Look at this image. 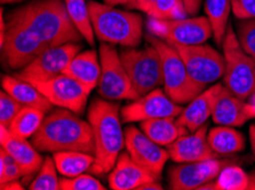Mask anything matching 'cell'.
Segmentation results:
<instances>
[{"instance_id": "obj_26", "label": "cell", "mask_w": 255, "mask_h": 190, "mask_svg": "<svg viewBox=\"0 0 255 190\" xmlns=\"http://www.w3.org/2000/svg\"><path fill=\"white\" fill-rule=\"evenodd\" d=\"M200 189L247 190L252 188V174L237 165H226L214 181L208 182Z\"/></svg>"}, {"instance_id": "obj_42", "label": "cell", "mask_w": 255, "mask_h": 190, "mask_svg": "<svg viewBox=\"0 0 255 190\" xmlns=\"http://www.w3.org/2000/svg\"><path fill=\"white\" fill-rule=\"evenodd\" d=\"M250 140H251V146H252L253 154L255 156V124L251 126L250 127Z\"/></svg>"}, {"instance_id": "obj_43", "label": "cell", "mask_w": 255, "mask_h": 190, "mask_svg": "<svg viewBox=\"0 0 255 190\" xmlns=\"http://www.w3.org/2000/svg\"><path fill=\"white\" fill-rule=\"evenodd\" d=\"M22 1V0H1L2 3H10V2H18Z\"/></svg>"}, {"instance_id": "obj_15", "label": "cell", "mask_w": 255, "mask_h": 190, "mask_svg": "<svg viewBox=\"0 0 255 190\" xmlns=\"http://www.w3.org/2000/svg\"><path fill=\"white\" fill-rule=\"evenodd\" d=\"M227 163L218 158L192 163H180L168 172L169 188L173 190L200 189L208 182L214 181Z\"/></svg>"}, {"instance_id": "obj_5", "label": "cell", "mask_w": 255, "mask_h": 190, "mask_svg": "<svg viewBox=\"0 0 255 190\" xmlns=\"http://www.w3.org/2000/svg\"><path fill=\"white\" fill-rule=\"evenodd\" d=\"M149 44L157 48L161 58L164 76V91L174 102L183 105L190 103L195 97L206 89L192 79L189 74L182 58L176 49L163 39L153 36L151 33L145 34Z\"/></svg>"}, {"instance_id": "obj_34", "label": "cell", "mask_w": 255, "mask_h": 190, "mask_svg": "<svg viewBox=\"0 0 255 190\" xmlns=\"http://www.w3.org/2000/svg\"><path fill=\"white\" fill-rule=\"evenodd\" d=\"M237 37L243 49L255 62V19H241L237 25Z\"/></svg>"}, {"instance_id": "obj_9", "label": "cell", "mask_w": 255, "mask_h": 190, "mask_svg": "<svg viewBox=\"0 0 255 190\" xmlns=\"http://www.w3.org/2000/svg\"><path fill=\"white\" fill-rule=\"evenodd\" d=\"M100 63L101 75L98 84V92L102 98L107 100L136 99L121 55L113 44L102 42L100 46Z\"/></svg>"}, {"instance_id": "obj_19", "label": "cell", "mask_w": 255, "mask_h": 190, "mask_svg": "<svg viewBox=\"0 0 255 190\" xmlns=\"http://www.w3.org/2000/svg\"><path fill=\"white\" fill-rule=\"evenodd\" d=\"M222 88V84L218 83L213 87L205 89L202 94L188 103V106L184 107L181 114L176 118V122L180 126L187 127L190 133L198 130L212 116L216 98Z\"/></svg>"}, {"instance_id": "obj_8", "label": "cell", "mask_w": 255, "mask_h": 190, "mask_svg": "<svg viewBox=\"0 0 255 190\" xmlns=\"http://www.w3.org/2000/svg\"><path fill=\"white\" fill-rule=\"evenodd\" d=\"M149 33L169 44L184 46L203 45L214 36L213 26L207 16L179 19H154L148 22Z\"/></svg>"}, {"instance_id": "obj_40", "label": "cell", "mask_w": 255, "mask_h": 190, "mask_svg": "<svg viewBox=\"0 0 255 190\" xmlns=\"http://www.w3.org/2000/svg\"><path fill=\"white\" fill-rule=\"evenodd\" d=\"M134 1H136V0H104V2H106L107 5H110V6L125 5L127 6V8H128Z\"/></svg>"}, {"instance_id": "obj_28", "label": "cell", "mask_w": 255, "mask_h": 190, "mask_svg": "<svg viewBox=\"0 0 255 190\" xmlns=\"http://www.w3.org/2000/svg\"><path fill=\"white\" fill-rule=\"evenodd\" d=\"M231 11V0H205V13L213 26L216 44L222 46Z\"/></svg>"}, {"instance_id": "obj_3", "label": "cell", "mask_w": 255, "mask_h": 190, "mask_svg": "<svg viewBox=\"0 0 255 190\" xmlns=\"http://www.w3.org/2000/svg\"><path fill=\"white\" fill-rule=\"evenodd\" d=\"M119 105L104 98H95L88 110L95 142V162L90 171L98 176L111 172L125 146Z\"/></svg>"}, {"instance_id": "obj_10", "label": "cell", "mask_w": 255, "mask_h": 190, "mask_svg": "<svg viewBox=\"0 0 255 190\" xmlns=\"http://www.w3.org/2000/svg\"><path fill=\"white\" fill-rule=\"evenodd\" d=\"M171 45L182 58L189 74L202 86L207 87L225 74V57L210 45Z\"/></svg>"}, {"instance_id": "obj_20", "label": "cell", "mask_w": 255, "mask_h": 190, "mask_svg": "<svg viewBox=\"0 0 255 190\" xmlns=\"http://www.w3.org/2000/svg\"><path fill=\"white\" fill-rule=\"evenodd\" d=\"M212 119L219 126L242 127L252 116L245 100L233 94L227 87H223L214 104Z\"/></svg>"}, {"instance_id": "obj_25", "label": "cell", "mask_w": 255, "mask_h": 190, "mask_svg": "<svg viewBox=\"0 0 255 190\" xmlns=\"http://www.w3.org/2000/svg\"><path fill=\"white\" fill-rule=\"evenodd\" d=\"M54 162L62 176L73 178L90 171L95 162V156L83 152H60L54 153Z\"/></svg>"}, {"instance_id": "obj_17", "label": "cell", "mask_w": 255, "mask_h": 190, "mask_svg": "<svg viewBox=\"0 0 255 190\" xmlns=\"http://www.w3.org/2000/svg\"><path fill=\"white\" fill-rule=\"evenodd\" d=\"M108 179L109 187L114 190H138L143 185L159 181L160 178L134 162L126 152L119 155Z\"/></svg>"}, {"instance_id": "obj_33", "label": "cell", "mask_w": 255, "mask_h": 190, "mask_svg": "<svg viewBox=\"0 0 255 190\" xmlns=\"http://www.w3.org/2000/svg\"><path fill=\"white\" fill-rule=\"evenodd\" d=\"M61 190H106L107 188L96 178L90 174H80L73 178L60 179Z\"/></svg>"}, {"instance_id": "obj_39", "label": "cell", "mask_w": 255, "mask_h": 190, "mask_svg": "<svg viewBox=\"0 0 255 190\" xmlns=\"http://www.w3.org/2000/svg\"><path fill=\"white\" fill-rule=\"evenodd\" d=\"M0 189L5 190V189H11V190H23V185H21L18 180H15V181H10V182H6V184H2L0 185Z\"/></svg>"}, {"instance_id": "obj_29", "label": "cell", "mask_w": 255, "mask_h": 190, "mask_svg": "<svg viewBox=\"0 0 255 190\" xmlns=\"http://www.w3.org/2000/svg\"><path fill=\"white\" fill-rule=\"evenodd\" d=\"M69 17L79 33L91 46H94V30H93L90 7L85 0H64Z\"/></svg>"}, {"instance_id": "obj_18", "label": "cell", "mask_w": 255, "mask_h": 190, "mask_svg": "<svg viewBox=\"0 0 255 190\" xmlns=\"http://www.w3.org/2000/svg\"><path fill=\"white\" fill-rule=\"evenodd\" d=\"M0 142L2 148L21 166L24 177L33 176L41 168L44 158L38 153L39 150L26 141V139L11 134L10 130L5 126H0Z\"/></svg>"}, {"instance_id": "obj_35", "label": "cell", "mask_w": 255, "mask_h": 190, "mask_svg": "<svg viewBox=\"0 0 255 190\" xmlns=\"http://www.w3.org/2000/svg\"><path fill=\"white\" fill-rule=\"evenodd\" d=\"M22 107L23 105L11 97L8 92L5 90L0 92V126L9 127Z\"/></svg>"}, {"instance_id": "obj_31", "label": "cell", "mask_w": 255, "mask_h": 190, "mask_svg": "<svg viewBox=\"0 0 255 190\" xmlns=\"http://www.w3.org/2000/svg\"><path fill=\"white\" fill-rule=\"evenodd\" d=\"M56 165L53 157H45L39 173L29 186L30 190H61L60 180L56 174Z\"/></svg>"}, {"instance_id": "obj_1", "label": "cell", "mask_w": 255, "mask_h": 190, "mask_svg": "<svg viewBox=\"0 0 255 190\" xmlns=\"http://www.w3.org/2000/svg\"><path fill=\"white\" fill-rule=\"evenodd\" d=\"M82 39L64 0H33L7 16L0 47L7 66L22 69L46 50Z\"/></svg>"}, {"instance_id": "obj_36", "label": "cell", "mask_w": 255, "mask_h": 190, "mask_svg": "<svg viewBox=\"0 0 255 190\" xmlns=\"http://www.w3.org/2000/svg\"><path fill=\"white\" fill-rule=\"evenodd\" d=\"M231 11L239 19H255V0H231Z\"/></svg>"}, {"instance_id": "obj_23", "label": "cell", "mask_w": 255, "mask_h": 190, "mask_svg": "<svg viewBox=\"0 0 255 190\" xmlns=\"http://www.w3.org/2000/svg\"><path fill=\"white\" fill-rule=\"evenodd\" d=\"M141 130L148 137L160 146L171 145L181 135L190 133L187 127L180 126L176 118H160L142 121Z\"/></svg>"}, {"instance_id": "obj_27", "label": "cell", "mask_w": 255, "mask_h": 190, "mask_svg": "<svg viewBox=\"0 0 255 190\" xmlns=\"http://www.w3.org/2000/svg\"><path fill=\"white\" fill-rule=\"evenodd\" d=\"M45 115V112L39 108L23 106L8 129L11 134L23 139H28L39 130L46 118Z\"/></svg>"}, {"instance_id": "obj_30", "label": "cell", "mask_w": 255, "mask_h": 190, "mask_svg": "<svg viewBox=\"0 0 255 190\" xmlns=\"http://www.w3.org/2000/svg\"><path fill=\"white\" fill-rule=\"evenodd\" d=\"M143 13L154 19H179L188 15L182 0H153Z\"/></svg>"}, {"instance_id": "obj_37", "label": "cell", "mask_w": 255, "mask_h": 190, "mask_svg": "<svg viewBox=\"0 0 255 190\" xmlns=\"http://www.w3.org/2000/svg\"><path fill=\"white\" fill-rule=\"evenodd\" d=\"M188 15H196L202 6V0H182Z\"/></svg>"}, {"instance_id": "obj_6", "label": "cell", "mask_w": 255, "mask_h": 190, "mask_svg": "<svg viewBox=\"0 0 255 190\" xmlns=\"http://www.w3.org/2000/svg\"><path fill=\"white\" fill-rule=\"evenodd\" d=\"M222 48L226 87L241 99H250L255 94V62L243 49L231 25L227 28Z\"/></svg>"}, {"instance_id": "obj_2", "label": "cell", "mask_w": 255, "mask_h": 190, "mask_svg": "<svg viewBox=\"0 0 255 190\" xmlns=\"http://www.w3.org/2000/svg\"><path fill=\"white\" fill-rule=\"evenodd\" d=\"M31 138V143L39 152H83L95 155L91 123L67 108L59 107L49 112L39 130Z\"/></svg>"}, {"instance_id": "obj_14", "label": "cell", "mask_w": 255, "mask_h": 190, "mask_svg": "<svg viewBox=\"0 0 255 190\" xmlns=\"http://www.w3.org/2000/svg\"><path fill=\"white\" fill-rule=\"evenodd\" d=\"M125 146L134 162L160 178L166 162L171 158L167 149L135 127H128L125 130Z\"/></svg>"}, {"instance_id": "obj_24", "label": "cell", "mask_w": 255, "mask_h": 190, "mask_svg": "<svg viewBox=\"0 0 255 190\" xmlns=\"http://www.w3.org/2000/svg\"><path fill=\"white\" fill-rule=\"evenodd\" d=\"M211 148L218 155H231L245 148V138L234 127L219 126L210 130L207 134Z\"/></svg>"}, {"instance_id": "obj_21", "label": "cell", "mask_w": 255, "mask_h": 190, "mask_svg": "<svg viewBox=\"0 0 255 190\" xmlns=\"http://www.w3.org/2000/svg\"><path fill=\"white\" fill-rule=\"evenodd\" d=\"M64 74L71 76L80 84L92 91L98 87L101 75V63L95 50H86L78 53L65 68Z\"/></svg>"}, {"instance_id": "obj_4", "label": "cell", "mask_w": 255, "mask_h": 190, "mask_svg": "<svg viewBox=\"0 0 255 190\" xmlns=\"http://www.w3.org/2000/svg\"><path fill=\"white\" fill-rule=\"evenodd\" d=\"M88 7L93 30L100 41L123 47L140 45L143 37V18L140 14L96 1H91Z\"/></svg>"}, {"instance_id": "obj_22", "label": "cell", "mask_w": 255, "mask_h": 190, "mask_svg": "<svg viewBox=\"0 0 255 190\" xmlns=\"http://www.w3.org/2000/svg\"><path fill=\"white\" fill-rule=\"evenodd\" d=\"M1 87L2 90L8 92L23 106L39 108L45 113L52 111V103L41 94L39 89L29 81L23 80L16 75H2Z\"/></svg>"}, {"instance_id": "obj_11", "label": "cell", "mask_w": 255, "mask_h": 190, "mask_svg": "<svg viewBox=\"0 0 255 190\" xmlns=\"http://www.w3.org/2000/svg\"><path fill=\"white\" fill-rule=\"evenodd\" d=\"M82 49L78 42H69L46 50L16 73L17 77L29 82H44L63 74L69 63Z\"/></svg>"}, {"instance_id": "obj_16", "label": "cell", "mask_w": 255, "mask_h": 190, "mask_svg": "<svg viewBox=\"0 0 255 190\" xmlns=\"http://www.w3.org/2000/svg\"><path fill=\"white\" fill-rule=\"evenodd\" d=\"M208 126L204 124L195 132L181 135L166 147L169 157L176 163H192L218 158L219 155L208 143Z\"/></svg>"}, {"instance_id": "obj_7", "label": "cell", "mask_w": 255, "mask_h": 190, "mask_svg": "<svg viewBox=\"0 0 255 190\" xmlns=\"http://www.w3.org/2000/svg\"><path fill=\"white\" fill-rule=\"evenodd\" d=\"M119 55L132 82L136 99L164 83L161 58L151 44L143 49L126 47Z\"/></svg>"}, {"instance_id": "obj_32", "label": "cell", "mask_w": 255, "mask_h": 190, "mask_svg": "<svg viewBox=\"0 0 255 190\" xmlns=\"http://www.w3.org/2000/svg\"><path fill=\"white\" fill-rule=\"evenodd\" d=\"M22 177H24V173L21 166L9 153H7L1 147L0 149V185L20 180Z\"/></svg>"}, {"instance_id": "obj_38", "label": "cell", "mask_w": 255, "mask_h": 190, "mask_svg": "<svg viewBox=\"0 0 255 190\" xmlns=\"http://www.w3.org/2000/svg\"><path fill=\"white\" fill-rule=\"evenodd\" d=\"M153 0H136V1H134L132 5H130L128 8L130 9H137V10H141L143 11L145 9V7L149 5L150 2H152Z\"/></svg>"}, {"instance_id": "obj_13", "label": "cell", "mask_w": 255, "mask_h": 190, "mask_svg": "<svg viewBox=\"0 0 255 190\" xmlns=\"http://www.w3.org/2000/svg\"><path fill=\"white\" fill-rule=\"evenodd\" d=\"M182 111L183 107L180 104L157 88L123 107L121 113L124 123H134L152 119L177 118Z\"/></svg>"}, {"instance_id": "obj_41", "label": "cell", "mask_w": 255, "mask_h": 190, "mask_svg": "<svg viewBox=\"0 0 255 190\" xmlns=\"http://www.w3.org/2000/svg\"><path fill=\"white\" fill-rule=\"evenodd\" d=\"M161 189H163V187H161L159 181H152V182H148V184L143 185L138 190H161Z\"/></svg>"}, {"instance_id": "obj_12", "label": "cell", "mask_w": 255, "mask_h": 190, "mask_svg": "<svg viewBox=\"0 0 255 190\" xmlns=\"http://www.w3.org/2000/svg\"><path fill=\"white\" fill-rule=\"evenodd\" d=\"M31 83L39 89L53 106L67 108L78 115L84 113L91 94L83 84L64 73L44 82Z\"/></svg>"}]
</instances>
